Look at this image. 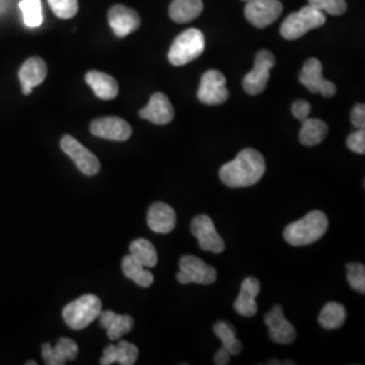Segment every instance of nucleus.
<instances>
[{"label": "nucleus", "mask_w": 365, "mask_h": 365, "mask_svg": "<svg viewBox=\"0 0 365 365\" xmlns=\"http://www.w3.org/2000/svg\"><path fill=\"white\" fill-rule=\"evenodd\" d=\"M265 173V160L260 152L248 148L241 150L233 161L220 170V178L230 188L250 187L261 180Z\"/></svg>", "instance_id": "obj_1"}, {"label": "nucleus", "mask_w": 365, "mask_h": 365, "mask_svg": "<svg viewBox=\"0 0 365 365\" xmlns=\"http://www.w3.org/2000/svg\"><path fill=\"white\" fill-rule=\"evenodd\" d=\"M329 221L322 211H312L306 217L289 223L284 229V240L289 245L303 247L318 241L327 233Z\"/></svg>", "instance_id": "obj_2"}, {"label": "nucleus", "mask_w": 365, "mask_h": 365, "mask_svg": "<svg viewBox=\"0 0 365 365\" xmlns=\"http://www.w3.org/2000/svg\"><path fill=\"white\" fill-rule=\"evenodd\" d=\"M205 34L197 29H188L173 41L168 52V60L172 66H187L205 52Z\"/></svg>", "instance_id": "obj_3"}, {"label": "nucleus", "mask_w": 365, "mask_h": 365, "mask_svg": "<svg viewBox=\"0 0 365 365\" xmlns=\"http://www.w3.org/2000/svg\"><path fill=\"white\" fill-rule=\"evenodd\" d=\"M327 22V15L307 4L302 7L298 13L289 14L280 27V34L283 38L294 41L303 37L313 29L324 26Z\"/></svg>", "instance_id": "obj_4"}, {"label": "nucleus", "mask_w": 365, "mask_h": 365, "mask_svg": "<svg viewBox=\"0 0 365 365\" xmlns=\"http://www.w3.org/2000/svg\"><path fill=\"white\" fill-rule=\"evenodd\" d=\"M102 312V302L96 295H83L68 303L63 310L66 325L73 330H81L93 322Z\"/></svg>", "instance_id": "obj_5"}, {"label": "nucleus", "mask_w": 365, "mask_h": 365, "mask_svg": "<svg viewBox=\"0 0 365 365\" xmlns=\"http://www.w3.org/2000/svg\"><path fill=\"white\" fill-rule=\"evenodd\" d=\"M274 56L269 51H260L256 54L255 66L242 80V87L249 95H259L267 88L271 69L274 68Z\"/></svg>", "instance_id": "obj_6"}, {"label": "nucleus", "mask_w": 365, "mask_h": 365, "mask_svg": "<svg viewBox=\"0 0 365 365\" xmlns=\"http://www.w3.org/2000/svg\"><path fill=\"white\" fill-rule=\"evenodd\" d=\"M179 274L176 276L180 284H211L217 279V271L195 256H184L179 264Z\"/></svg>", "instance_id": "obj_7"}, {"label": "nucleus", "mask_w": 365, "mask_h": 365, "mask_svg": "<svg viewBox=\"0 0 365 365\" xmlns=\"http://www.w3.org/2000/svg\"><path fill=\"white\" fill-rule=\"evenodd\" d=\"M197 98L202 103L209 106L222 105L227 101L229 91L226 88V78L220 71H207L200 80Z\"/></svg>", "instance_id": "obj_8"}, {"label": "nucleus", "mask_w": 365, "mask_h": 365, "mask_svg": "<svg viewBox=\"0 0 365 365\" xmlns=\"http://www.w3.org/2000/svg\"><path fill=\"white\" fill-rule=\"evenodd\" d=\"M300 83L313 93H321L325 98L336 95L337 87L334 83L322 76V64L318 58H309L302 68L299 75Z\"/></svg>", "instance_id": "obj_9"}, {"label": "nucleus", "mask_w": 365, "mask_h": 365, "mask_svg": "<svg viewBox=\"0 0 365 365\" xmlns=\"http://www.w3.org/2000/svg\"><path fill=\"white\" fill-rule=\"evenodd\" d=\"M283 13L280 0H249L245 6V16L253 26L264 29L272 25Z\"/></svg>", "instance_id": "obj_10"}, {"label": "nucleus", "mask_w": 365, "mask_h": 365, "mask_svg": "<svg viewBox=\"0 0 365 365\" xmlns=\"http://www.w3.org/2000/svg\"><path fill=\"white\" fill-rule=\"evenodd\" d=\"M63 152L72 158L78 170L87 176H93L101 170V163L98 157L91 153L87 148L75 140L72 135H64L61 138Z\"/></svg>", "instance_id": "obj_11"}, {"label": "nucleus", "mask_w": 365, "mask_h": 365, "mask_svg": "<svg viewBox=\"0 0 365 365\" xmlns=\"http://www.w3.org/2000/svg\"><path fill=\"white\" fill-rule=\"evenodd\" d=\"M191 233L195 235L199 247L203 250L221 253L225 249V242L221 235L217 233L214 222L209 215H197L191 223Z\"/></svg>", "instance_id": "obj_12"}, {"label": "nucleus", "mask_w": 365, "mask_h": 365, "mask_svg": "<svg viewBox=\"0 0 365 365\" xmlns=\"http://www.w3.org/2000/svg\"><path fill=\"white\" fill-rule=\"evenodd\" d=\"M93 135L110 141H128L131 135V126L122 118L105 117L95 119L90 126Z\"/></svg>", "instance_id": "obj_13"}, {"label": "nucleus", "mask_w": 365, "mask_h": 365, "mask_svg": "<svg viewBox=\"0 0 365 365\" xmlns=\"http://www.w3.org/2000/svg\"><path fill=\"white\" fill-rule=\"evenodd\" d=\"M265 324L268 325L269 339L276 344L288 345L295 341L297 337L295 327L284 318L282 306L276 304L274 309L265 315Z\"/></svg>", "instance_id": "obj_14"}, {"label": "nucleus", "mask_w": 365, "mask_h": 365, "mask_svg": "<svg viewBox=\"0 0 365 365\" xmlns=\"http://www.w3.org/2000/svg\"><path fill=\"white\" fill-rule=\"evenodd\" d=\"M108 24L115 33V36L119 38H123L140 27L141 18L133 9L117 4L111 7L108 11Z\"/></svg>", "instance_id": "obj_15"}, {"label": "nucleus", "mask_w": 365, "mask_h": 365, "mask_svg": "<svg viewBox=\"0 0 365 365\" xmlns=\"http://www.w3.org/2000/svg\"><path fill=\"white\" fill-rule=\"evenodd\" d=\"M140 117L155 125H168L175 118V110L167 95L156 92L150 96L146 107L140 111Z\"/></svg>", "instance_id": "obj_16"}, {"label": "nucleus", "mask_w": 365, "mask_h": 365, "mask_svg": "<svg viewBox=\"0 0 365 365\" xmlns=\"http://www.w3.org/2000/svg\"><path fill=\"white\" fill-rule=\"evenodd\" d=\"M78 353V344L69 339H58L54 348L51 344L42 345V359L48 365H64L66 361L75 360Z\"/></svg>", "instance_id": "obj_17"}, {"label": "nucleus", "mask_w": 365, "mask_h": 365, "mask_svg": "<svg viewBox=\"0 0 365 365\" xmlns=\"http://www.w3.org/2000/svg\"><path fill=\"white\" fill-rule=\"evenodd\" d=\"M48 75V68L42 58L31 57L19 69V81L22 84V92L30 95L33 88L43 83Z\"/></svg>", "instance_id": "obj_18"}, {"label": "nucleus", "mask_w": 365, "mask_h": 365, "mask_svg": "<svg viewBox=\"0 0 365 365\" xmlns=\"http://www.w3.org/2000/svg\"><path fill=\"white\" fill-rule=\"evenodd\" d=\"M260 294V282L256 277H247L240 289V295L235 302L237 313L242 317H253L257 313L256 297Z\"/></svg>", "instance_id": "obj_19"}, {"label": "nucleus", "mask_w": 365, "mask_h": 365, "mask_svg": "<svg viewBox=\"0 0 365 365\" xmlns=\"http://www.w3.org/2000/svg\"><path fill=\"white\" fill-rule=\"evenodd\" d=\"M148 225L155 233L167 235L176 226V214L170 205L158 202L148 211Z\"/></svg>", "instance_id": "obj_20"}, {"label": "nucleus", "mask_w": 365, "mask_h": 365, "mask_svg": "<svg viewBox=\"0 0 365 365\" xmlns=\"http://www.w3.org/2000/svg\"><path fill=\"white\" fill-rule=\"evenodd\" d=\"M101 327L106 329L108 339L113 341L122 339V336L131 331L134 321L130 315H119L114 312H101L99 314Z\"/></svg>", "instance_id": "obj_21"}, {"label": "nucleus", "mask_w": 365, "mask_h": 365, "mask_svg": "<svg viewBox=\"0 0 365 365\" xmlns=\"http://www.w3.org/2000/svg\"><path fill=\"white\" fill-rule=\"evenodd\" d=\"M86 83L91 87L93 93L102 101L115 99L119 92L117 80L99 71L88 72L86 75Z\"/></svg>", "instance_id": "obj_22"}, {"label": "nucleus", "mask_w": 365, "mask_h": 365, "mask_svg": "<svg viewBox=\"0 0 365 365\" xmlns=\"http://www.w3.org/2000/svg\"><path fill=\"white\" fill-rule=\"evenodd\" d=\"M203 11L202 0H173L170 6V19L176 24H188Z\"/></svg>", "instance_id": "obj_23"}, {"label": "nucleus", "mask_w": 365, "mask_h": 365, "mask_svg": "<svg viewBox=\"0 0 365 365\" xmlns=\"http://www.w3.org/2000/svg\"><path fill=\"white\" fill-rule=\"evenodd\" d=\"M327 131L329 128L324 120L317 118H307L303 120V125L300 129V144L304 146H315L321 144L327 138Z\"/></svg>", "instance_id": "obj_24"}, {"label": "nucleus", "mask_w": 365, "mask_h": 365, "mask_svg": "<svg viewBox=\"0 0 365 365\" xmlns=\"http://www.w3.org/2000/svg\"><path fill=\"white\" fill-rule=\"evenodd\" d=\"M122 271L126 277H129L140 287L148 288L152 286L155 277L150 274L143 264L134 260L130 255L125 256L122 260Z\"/></svg>", "instance_id": "obj_25"}, {"label": "nucleus", "mask_w": 365, "mask_h": 365, "mask_svg": "<svg viewBox=\"0 0 365 365\" xmlns=\"http://www.w3.org/2000/svg\"><path fill=\"white\" fill-rule=\"evenodd\" d=\"M130 256L134 260L143 264L145 268H153L157 265V252L153 244L144 238H138L130 244Z\"/></svg>", "instance_id": "obj_26"}, {"label": "nucleus", "mask_w": 365, "mask_h": 365, "mask_svg": "<svg viewBox=\"0 0 365 365\" xmlns=\"http://www.w3.org/2000/svg\"><path fill=\"white\" fill-rule=\"evenodd\" d=\"M345 318H346L345 307L341 303L330 302L325 304L324 309L321 310L319 317H318V322L321 324V327L333 330V329H339L342 327V324L345 322Z\"/></svg>", "instance_id": "obj_27"}, {"label": "nucleus", "mask_w": 365, "mask_h": 365, "mask_svg": "<svg viewBox=\"0 0 365 365\" xmlns=\"http://www.w3.org/2000/svg\"><path fill=\"white\" fill-rule=\"evenodd\" d=\"M214 333L222 341V348L230 354H240L242 351V344L237 339L235 327L227 322H217L214 327Z\"/></svg>", "instance_id": "obj_28"}, {"label": "nucleus", "mask_w": 365, "mask_h": 365, "mask_svg": "<svg viewBox=\"0 0 365 365\" xmlns=\"http://www.w3.org/2000/svg\"><path fill=\"white\" fill-rule=\"evenodd\" d=\"M19 9L24 15V22L29 27H38L42 25V4L41 0H22Z\"/></svg>", "instance_id": "obj_29"}, {"label": "nucleus", "mask_w": 365, "mask_h": 365, "mask_svg": "<svg viewBox=\"0 0 365 365\" xmlns=\"http://www.w3.org/2000/svg\"><path fill=\"white\" fill-rule=\"evenodd\" d=\"M48 3L60 19H71L78 11V0H48Z\"/></svg>", "instance_id": "obj_30"}, {"label": "nucleus", "mask_w": 365, "mask_h": 365, "mask_svg": "<svg viewBox=\"0 0 365 365\" xmlns=\"http://www.w3.org/2000/svg\"><path fill=\"white\" fill-rule=\"evenodd\" d=\"M346 271H348V283L349 286L360 292H365V267L363 264H348L346 265Z\"/></svg>", "instance_id": "obj_31"}, {"label": "nucleus", "mask_w": 365, "mask_h": 365, "mask_svg": "<svg viewBox=\"0 0 365 365\" xmlns=\"http://www.w3.org/2000/svg\"><path fill=\"white\" fill-rule=\"evenodd\" d=\"M117 348V363L120 365L135 364L138 359V348L128 341H120Z\"/></svg>", "instance_id": "obj_32"}, {"label": "nucleus", "mask_w": 365, "mask_h": 365, "mask_svg": "<svg viewBox=\"0 0 365 365\" xmlns=\"http://www.w3.org/2000/svg\"><path fill=\"white\" fill-rule=\"evenodd\" d=\"M309 4L330 15H342L348 9L345 0H309Z\"/></svg>", "instance_id": "obj_33"}, {"label": "nucleus", "mask_w": 365, "mask_h": 365, "mask_svg": "<svg viewBox=\"0 0 365 365\" xmlns=\"http://www.w3.org/2000/svg\"><path fill=\"white\" fill-rule=\"evenodd\" d=\"M346 146L357 155L365 153V131L364 129H359L356 133L351 134L346 140Z\"/></svg>", "instance_id": "obj_34"}, {"label": "nucleus", "mask_w": 365, "mask_h": 365, "mask_svg": "<svg viewBox=\"0 0 365 365\" xmlns=\"http://www.w3.org/2000/svg\"><path fill=\"white\" fill-rule=\"evenodd\" d=\"M291 111H292V115L297 118V119H299L300 122H303L304 119H307L309 115H310V111H312V106L309 102H306V101H295L294 103H292V107H291Z\"/></svg>", "instance_id": "obj_35"}, {"label": "nucleus", "mask_w": 365, "mask_h": 365, "mask_svg": "<svg viewBox=\"0 0 365 365\" xmlns=\"http://www.w3.org/2000/svg\"><path fill=\"white\" fill-rule=\"evenodd\" d=\"M352 125L357 129H364L365 128V106L357 105L354 106L353 108L352 115Z\"/></svg>", "instance_id": "obj_36"}, {"label": "nucleus", "mask_w": 365, "mask_h": 365, "mask_svg": "<svg viewBox=\"0 0 365 365\" xmlns=\"http://www.w3.org/2000/svg\"><path fill=\"white\" fill-rule=\"evenodd\" d=\"M117 363V348L115 345H108L103 352V357L101 359V364L111 365Z\"/></svg>", "instance_id": "obj_37"}, {"label": "nucleus", "mask_w": 365, "mask_h": 365, "mask_svg": "<svg viewBox=\"0 0 365 365\" xmlns=\"http://www.w3.org/2000/svg\"><path fill=\"white\" fill-rule=\"evenodd\" d=\"M214 361L217 365H226L230 363V353L227 352L226 349L221 348L218 352L215 353Z\"/></svg>", "instance_id": "obj_38"}, {"label": "nucleus", "mask_w": 365, "mask_h": 365, "mask_svg": "<svg viewBox=\"0 0 365 365\" xmlns=\"http://www.w3.org/2000/svg\"><path fill=\"white\" fill-rule=\"evenodd\" d=\"M26 365H37L36 361H27Z\"/></svg>", "instance_id": "obj_39"}, {"label": "nucleus", "mask_w": 365, "mask_h": 365, "mask_svg": "<svg viewBox=\"0 0 365 365\" xmlns=\"http://www.w3.org/2000/svg\"><path fill=\"white\" fill-rule=\"evenodd\" d=\"M244 1H249V0H244Z\"/></svg>", "instance_id": "obj_40"}]
</instances>
